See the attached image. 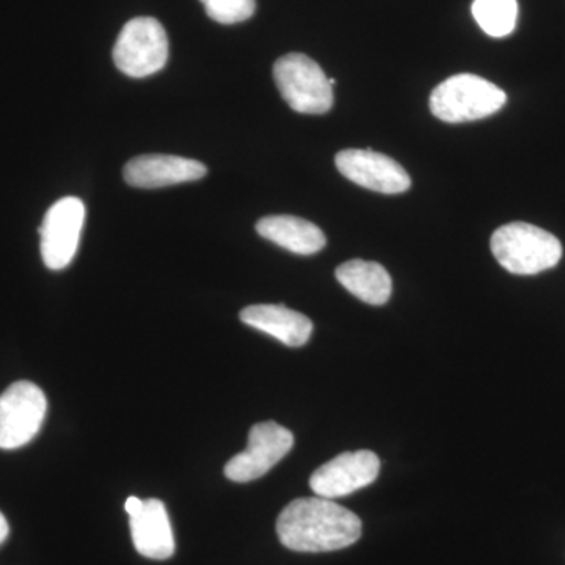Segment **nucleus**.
<instances>
[{
	"label": "nucleus",
	"mask_w": 565,
	"mask_h": 565,
	"mask_svg": "<svg viewBox=\"0 0 565 565\" xmlns=\"http://www.w3.org/2000/svg\"><path fill=\"white\" fill-rule=\"evenodd\" d=\"M362 520L327 498H299L282 509L277 520L278 539L300 553L348 548L362 535Z\"/></svg>",
	"instance_id": "obj_1"
},
{
	"label": "nucleus",
	"mask_w": 565,
	"mask_h": 565,
	"mask_svg": "<svg viewBox=\"0 0 565 565\" xmlns=\"http://www.w3.org/2000/svg\"><path fill=\"white\" fill-rule=\"evenodd\" d=\"M490 247L497 262L515 275L544 273L563 258V245L556 236L525 222H512L498 228Z\"/></svg>",
	"instance_id": "obj_2"
},
{
	"label": "nucleus",
	"mask_w": 565,
	"mask_h": 565,
	"mask_svg": "<svg viewBox=\"0 0 565 565\" xmlns=\"http://www.w3.org/2000/svg\"><path fill=\"white\" fill-rule=\"evenodd\" d=\"M505 102V93L484 77L456 74L434 88L429 106L438 120L467 122L497 114Z\"/></svg>",
	"instance_id": "obj_3"
},
{
	"label": "nucleus",
	"mask_w": 565,
	"mask_h": 565,
	"mask_svg": "<svg viewBox=\"0 0 565 565\" xmlns=\"http://www.w3.org/2000/svg\"><path fill=\"white\" fill-rule=\"evenodd\" d=\"M274 79L292 110L322 115L332 109L333 87L313 58L303 54L282 55L275 62Z\"/></svg>",
	"instance_id": "obj_4"
},
{
	"label": "nucleus",
	"mask_w": 565,
	"mask_h": 565,
	"mask_svg": "<svg viewBox=\"0 0 565 565\" xmlns=\"http://www.w3.org/2000/svg\"><path fill=\"white\" fill-rule=\"evenodd\" d=\"M169 61L166 29L154 18H134L122 28L114 47L117 68L129 77H148Z\"/></svg>",
	"instance_id": "obj_5"
},
{
	"label": "nucleus",
	"mask_w": 565,
	"mask_h": 565,
	"mask_svg": "<svg viewBox=\"0 0 565 565\" xmlns=\"http://www.w3.org/2000/svg\"><path fill=\"white\" fill-rule=\"evenodd\" d=\"M47 399L32 382H17L0 396V449L31 444L46 418Z\"/></svg>",
	"instance_id": "obj_6"
},
{
	"label": "nucleus",
	"mask_w": 565,
	"mask_h": 565,
	"mask_svg": "<svg viewBox=\"0 0 565 565\" xmlns=\"http://www.w3.org/2000/svg\"><path fill=\"white\" fill-rule=\"evenodd\" d=\"M294 446L291 430L274 422L258 423L248 434L247 449L233 457L225 465V476L230 481L250 482L263 478L288 456Z\"/></svg>",
	"instance_id": "obj_7"
},
{
	"label": "nucleus",
	"mask_w": 565,
	"mask_h": 565,
	"mask_svg": "<svg viewBox=\"0 0 565 565\" xmlns=\"http://www.w3.org/2000/svg\"><path fill=\"white\" fill-rule=\"evenodd\" d=\"M85 222V204L66 196L52 204L41 223V256L47 269L62 270L76 256Z\"/></svg>",
	"instance_id": "obj_8"
},
{
	"label": "nucleus",
	"mask_w": 565,
	"mask_h": 565,
	"mask_svg": "<svg viewBox=\"0 0 565 565\" xmlns=\"http://www.w3.org/2000/svg\"><path fill=\"white\" fill-rule=\"evenodd\" d=\"M379 471L381 459L373 451L343 452L311 475L310 487L316 497L334 500L373 484Z\"/></svg>",
	"instance_id": "obj_9"
},
{
	"label": "nucleus",
	"mask_w": 565,
	"mask_h": 565,
	"mask_svg": "<svg viewBox=\"0 0 565 565\" xmlns=\"http://www.w3.org/2000/svg\"><path fill=\"white\" fill-rule=\"evenodd\" d=\"M337 169L349 181L370 191L386 193H403L412 185L411 177L388 156L373 150H344L338 152Z\"/></svg>",
	"instance_id": "obj_10"
},
{
	"label": "nucleus",
	"mask_w": 565,
	"mask_h": 565,
	"mask_svg": "<svg viewBox=\"0 0 565 565\" xmlns=\"http://www.w3.org/2000/svg\"><path fill=\"white\" fill-rule=\"evenodd\" d=\"M202 162L180 156L147 154L126 163L125 180L132 188L158 189L206 177Z\"/></svg>",
	"instance_id": "obj_11"
},
{
	"label": "nucleus",
	"mask_w": 565,
	"mask_h": 565,
	"mask_svg": "<svg viewBox=\"0 0 565 565\" xmlns=\"http://www.w3.org/2000/svg\"><path fill=\"white\" fill-rule=\"evenodd\" d=\"M134 546L141 556L163 561L173 556L174 537L166 504L151 498L139 514L129 516Z\"/></svg>",
	"instance_id": "obj_12"
},
{
	"label": "nucleus",
	"mask_w": 565,
	"mask_h": 565,
	"mask_svg": "<svg viewBox=\"0 0 565 565\" xmlns=\"http://www.w3.org/2000/svg\"><path fill=\"white\" fill-rule=\"evenodd\" d=\"M241 321L289 348L307 344L313 333V322L307 316L282 305H252L241 311Z\"/></svg>",
	"instance_id": "obj_13"
},
{
	"label": "nucleus",
	"mask_w": 565,
	"mask_h": 565,
	"mask_svg": "<svg viewBox=\"0 0 565 565\" xmlns=\"http://www.w3.org/2000/svg\"><path fill=\"white\" fill-rule=\"evenodd\" d=\"M256 232L264 239L297 255H315L327 244L326 234L315 223L294 215H269L256 223Z\"/></svg>",
	"instance_id": "obj_14"
},
{
	"label": "nucleus",
	"mask_w": 565,
	"mask_h": 565,
	"mask_svg": "<svg viewBox=\"0 0 565 565\" xmlns=\"http://www.w3.org/2000/svg\"><path fill=\"white\" fill-rule=\"evenodd\" d=\"M337 280L364 303L384 305L392 297V277L379 263L352 259L341 264L337 269Z\"/></svg>",
	"instance_id": "obj_15"
},
{
	"label": "nucleus",
	"mask_w": 565,
	"mask_h": 565,
	"mask_svg": "<svg viewBox=\"0 0 565 565\" xmlns=\"http://www.w3.org/2000/svg\"><path fill=\"white\" fill-rule=\"evenodd\" d=\"M471 10L479 28L493 39H503L515 31L519 18L516 0H475Z\"/></svg>",
	"instance_id": "obj_16"
},
{
	"label": "nucleus",
	"mask_w": 565,
	"mask_h": 565,
	"mask_svg": "<svg viewBox=\"0 0 565 565\" xmlns=\"http://www.w3.org/2000/svg\"><path fill=\"white\" fill-rule=\"evenodd\" d=\"M207 17L218 24H237L250 20L255 14V0H200Z\"/></svg>",
	"instance_id": "obj_17"
},
{
	"label": "nucleus",
	"mask_w": 565,
	"mask_h": 565,
	"mask_svg": "<svg viewBox=\"0 0 565 565\" xmlns=\"http://www.w3.org/2000/svg\"><path fill=\"white\" fill-rule=\"evenodd\" d=\"M141 508H143V501H141L140 498L129 497L128 500H126L125 509L129 516L139 514Z\"/></svg>",
	"instance_id": "obj_18"
},
{
	"label": "nucleus",
	"mask_w": 565,
	"mask_h": 565,
	"mask_svg": "<svg viewBox=\"0 0 565 565\" xmlns=\"http://www.w3.org/2000/svg\"><path fill=\"white\" fill-rule=\"evenodd\" d=\"M10 534V526L9 522H7L6 515L0 512V545L3 544V542L7 541V537H9Z\"/></svg>",
	"instance_id": "obj_19"
}]
</instances>
